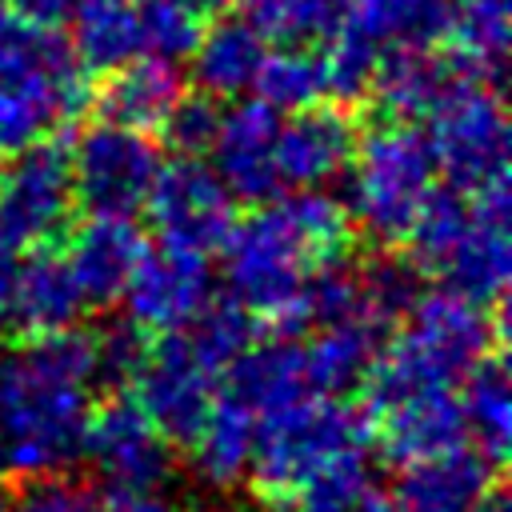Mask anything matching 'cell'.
<instances>
[{
	"label": "cell",
	"instance_id": "6da1fadb",
	"mask_svg": "<svg viewBox=\"0 0 512 512\" xmlns=\"http://www.w3.org/2000/svg\"><path fill=\"white\" fill-rule=\"evenodd\" d=\"M228 296L252 312L256 324L296 336L304 332L308 280L352 252V220L344 200L320 188H296L256 204L224 240Z\"/></svg>",
	"mask_w": 512,
	"mask_h": 512
},
{
	"label": "cell",
	"instance_id": "7a4b0ae2",
	"mask_svg": "<svg viewBox=\"0 0 512 512\" xmlns=\"http://www.w3.org/2000/svg\"><path fill=\"white\" fill-rule=\"evenodd\" d=\"M96 336L56 328L0 352V468L8 476L68 472L84 452Z\"/></svg>",
	"mask_w": 512,
	"mask_h": 512
},
{
	"label": "cell",
	"instance_id": "3957f363",
	"mask_svg": "<svg viewBox=\"0 0 512 512\" xmlns=\"http://www.w3.org/2000/svg\"><path fill=\"white\" fill-rule=\"evenodd\" d=\"M404 328L380 344L368 376H364V412L380 408L396 396L456 388L464 372L488 352L504 348V312L500 304H476L452 288L416 292Z\"/></svg>",
	"mask_w": 512,
	"mask_h": 512
},
{
	"label": "cell",
	"instance_id": "277c9868",
	"mask_svg": "<svg viewBox=\"0 0 512 512\" xmlns=\"http://www.w3.org/2000/svg\"><path fill=\"white\" fill-rule=\"evenodd\" d=\"M92 104V84L72 44L24 16L0 12V160L52 140Z\"/></svg>",
	"mask_w": 512,
	"mask_h": 512
},
{
	"label": "cell",
	"instance_id": "5b68a950",
	"mask_svg": "<svg viewBox=\"0 0 512 512\" xmlns=\"http://www.w3.org/2000/svg\"><path fill=\"white\" fill-rule=\"evenodd\" d=\"M348 176V220L380 244H404L424 200L436 192V160L428 136L412 120H380L356 136Z\"/></svg>",
	"mask_w": 512,
	"mask_h": 512
},
{
	"label": "cell",
	"instance_id": "8992f818",
	"mask_svg": "<svg viewBox=\"0 0 512 512\" xmlns=\"http://www.w3.org/2000/svg\"><path fill=\"white\" fill-rule=\"evenodd\" d=\"M364 444H368V416L364 408H352L340 396H300L292 404L260 412L252 464H248L252 492L272 512H284L288 496L308 472Z\"/></svg>",
	"mask_w": 512,
	"mask_h": 512
},
{
	"label": "cell",
	"instance_id": "52a82bcc",
	"mask_svg": "<svg viewBox=\"0 0 512 512\" xmlns=\"http://www.w3.org/2000/svg\"><path fill=\"white\" fill-rule=\"evenodd\" d=\"M428 148L448 188L476 196L508 184V116L492 80L464 76L428 116Z\"/></svg>",
	"mask_w": 512,
	"mask_h": 512
},
{
	"label": "cell",
	"instance_id": "ba28073f",
	"mask_svg": "<svg viewBox=\"0 0 512 512\" xmlns=\"http://www.w3.org/2000/svg\"><path fill=\"white\" fill-rule=\"evenodd\" d=\"M76 208L64 144L40 140L0 160V240L16 252L52 244Z\"/></svg>",
	"mask_w": 512,
	"mask_h": 512
},
{
	"label": "cell",
	"instance_id": "9c48e42d",
	"mask_svg": "<svg viewBox=\"0 0 512 512\" xmlns=\"http://www.w3.org/2000/svg\"><path fill=\"white\" fill-rule=\"evenodd\" d=\"M140 208L148 212L160 244L200 256L220 252L236 224V200L204 156L160 160Z\"/></svg>",
	"mask_w": 512,
	"mask_h": 512
},
{
	"label": "cell",
	"instance_id": "30bf717a",
	"mask_svg": "<svg viewBox=\"0 0 512 512\" xmlns=\"http://www.w3.org/2000/svg\"><path fill=\"white\" fill-rule=\"evenodd\" d=\"M160 160L164 156L148 140V132L124 128L112 120H96L76 136V144L68 152L72 192L88 212L132 216L144 204Z\"/></svg>",
	"mask_w": 512,
	"mask_h": 512
},
{
	"label": "cell",
	"instance_id": "8fae6325",
	"mask_svg": "<svg viewBox=\"0 0 512 512\" xmlns=\"http://www.w3.org/2000/svg\"><path fill=\"white\" fill-rule=\"evenodd\" d=\"M216 376L220 372L192 348V340L184 332H172L148 340L144 360L136 364L128 384H132V400L168 440H188L200 416L220 396Z\"/></svg>",
	"mask_w": 512,
	"mask_h": 512
},
{
	"label": "cell",
	"instance_id": "7c38bea8",
	"mask_svg": "<svg viewBox=\"0 0 512 512\" xmlns=\"http://www.w3.org/2000/svg\"><path fill=\"white\" fill-rule=\"evenodd\" d=\"M216 296L208 256L184 252V248H148L124 284V308L128 320L148 336H172L184 332Z\"/></svg>",
	"mask_w": 512,
	"mask_h": 512
},
{
	"label": "cell",
	"instance_id": "4fadbf2b",
	"mask_svg": "<svg viewBox=\"0 0 512 512\" xmlns=\"http://www.w3.org/2000/svg\"><path fill=\"white\" fill-rule=\"evenodd\" d=\"M508 220H512L508 184H492L468 196V224L428 276H436L440 288H452L476 304H488V308L504 304L508 268H512Z\"/></svg>",
	"mask_w": 512,
	"mask_h": 512
},
{
	"label": "cell",
	"instance_id": "5bb4252c",
	"mask_svg": "<svg viewBox=\"0 0 512 512\" xmlns=\"http://www.w3.org/2000/svg\"><path fill=\"white\" fill-rule=\"evenodd\" d=\"M80 456L96 464L108 488H164L172 476V440L144 416L132 396H108L88 412Z\"/></svg>",
	"mask_w": 512,
	"mask_h": 512
},
{
	"label": "cell",
	"instance_id": "9a60e30c",
	"mask_svg": "<svg viewBox=\"0 0 512 512\" xmlns=\"http://www.w3.org/2000/svg\"><path fill=\"white\" fill-rule=\"evenodd\" d=\"M276 128H280V112L256 96L252 100L236 96L228 108H220V124L208 156H212V172L224 180L232 200L264 204L284 188L276 172Z\"/></svg>",
	"mask_w": 512,
	"mask_h": 512
},
{
	"label": "cell",
	"instance_id": "2e32d148",
	"mask_svg": "<svg viewBox=\"0 0 512 512\" xmlns=\"http://www.w3.org/2000/svg\"><path fill=\"white\" fill-rule=\"evenodd\" d=\"M144 252H148V240L132 216L88 212V220H80L68 232V244L60 256L84 296V308H108V304H120L124 284L132 280Z\"/></svg>",
	"mask_w": 512,
	"mask_h": 512
},
{
	"label": "cell",
	"instance_id": "e0dca14e",
	"mask_svg": "<svg viewBox=\"0 0 512 512\" xmlns=\"http://www.w3.org/2000/svg\"><path fill=\"white\" fill-rule=\"evenodd\" d=\"M356 148V124L340 104H308L276 128V172L288 188H324L344 176Z\"/></svg>",
	"mask_w": 512,
	"mask_h": 512
},
{
	"label": "cell",
	"instance_id": "ac0fdd59",
	"mask_svg": "<svg viewBox=\"0 0 512 512\" xmlns=\"http://www.w3.org/2000/svg\"><path fill=\"white\" fill-rule=\"evenodd\" d=\"M364 416H368V440H376V448L392 464H412V460L448 452L456 444H468L456 388L396 396L380 408H368Z\"/></svg>",
	"mask_w": 512,
	"mask_h": 512
},
{
	"label": "cell",
	"instance_id": "d6986e66",
	"mask_svg": "<svg viewBox=\"0 0 512 512\" xmlns=\"http://www.w3.org/2000/svg\"><path fill=\"white\" fill-rule=\"evenodd\" d=\"M496 488V464L468 444L400 464L396 508L400 512H480Z\"/></svg>",
	"mask_w": 512,
	"mask_h": 512
},
{
	"label": "cell",
	"instance_id": "ffe728a7",
	"mask_svg": "<svg viewBox=\"0 0 512 512\" xmlns=\"http://www.w3.org/2000/svg\"><path fill=\"white\" fill-rule=\"evenodd\" d=\"M468 72H460L452 64V56L436 44H408V48H388L376 60L368 96L380 100V108L392 120H428L432 108L464 80Z\"/></svg>",
	"mask_w": 512,
	"mask_h": 512
},
{
	"label": "cell",
	"instance_id": "44dd1931",
	"mask_svg": "<svg viewBox=\"0 0 512 512\" xmlns=\"http://www.w3.org/2000/svg\"><path fill=\"white\" fill-rule=\"evenodd\" d=\"M180 92H184V80L172 60L136 52L132 60L108 68V80L92 100L100 108V120H112L136 132H160Z\"/></svg>",
	"mask_w": 512,
	"mask_h": 512
},
{
	"label": "cell",
	"instance_id": "7402d4cb",
	"mask_svg": "<svg viewBox=\"0 0 512 512\" xmlns=\"http://www.w3.org/2000/svg\"><path fill=\"white\" fill-rule=\"evenodd\" d=\"M264 52H268V40L244 16H212L188 56L192 80L200 92L216 100H236L252 92Z\"/></svg>",
	"mask_w": 512,
	"mask_h": 512
},
{
	"label": "cell",
	"instance_id": "603a6c76",
	"mask_svg": "<svg viewBox=\"0 0 512 512\" xmlns=\"http://www.w3.org/2000/svg\"><path fill=\"white\" fill-rule=\"evenodd\" d=\"M228 396H236L244 408L272 412L280 404H292L300 396H316L308 388V372H304V352L300 340L292 336H272V340H252L228 368Z\"/></svg>",
	"mask_w": 512,
	"mask_h": 512
},
{
	"label": "cell",
	"instance_id": "cb8c5ba5",
	"mask_svg": "<svg viewBox=\"0 0 512 512\" xmlns=\"http://www.w3.org/2000/svg\"><path fill=\"white\" fill-rule=\"evenodd\" d=\"M252 440H256V412L244 408L236 396L220 392L192 428V436L184 440L196 480L208 488L240 484L252 464Z\"/></svg>",
	"mask_w": 512,
	"mask_h": 512
},
{
	"label": "cell",
	"instance_id": "d4e9b609",
	"mask_svg": "<svg viewBox=\"0 0 512 512\" xmlns=\"http://www.w3.org/2000/svg\"><path fill=\"white\" fill-rule=\"evenodd\" d=\"M380 344H384V328H376L372 320H360V316L308 328V340L300 344L308 388L316 396H344V392L360 388Z\"/></svg>",
	"mask_w": 512,
	"mask_h": 512
},
{
	"label": "cell",
	"instance_id": "484cf974",
	"mask_svg": "<svg viewBox=\"0 0 512 512\" xmlns=\"http://www.w3.org/2000/svg\"><path fill=\"white\" fill-rule=\"evenodd\" d=\"M84 312V296L64 264L60 252L32 248V256L16 260V284H12V324L24 328V336L72 328Z\"/></svg>",
	"mask_w": 512,
	"mask_h": 512
},
{
	"label": "cell",
	"instance_id": "4316f807",
	"mask_svg": "<svg viewBox=\"0 0 512 512\" xmlns=\"http://www.w3.org/2000/svg\"><path fill=\"white\" fill-rule=\"evenodd\" d=\"M452 64L468 76L496 80L508 60V0H448L440 36Z\"/></svg>",
	"mask_w": 512,
	"mask_h": 512
},
{
	"label": "cell",
	"instance_id": "83f0119b",
	"mask_svg": "<svg viewBox=\"0 0 512 512\" xmlns=\"http://www.w3.org/2000/svg\"><path fill=\"white\" fill-rule=\"evenodd\" d=\"M456 388H460L456 400H460L464 440L492 464H504L512 444V380L500 352L476 360Z\"/></svg>",
	"mask_w": 512,
	"mask_h": 512
},
{
	"label": "cell",
	"instance_id": "f1b7e54d",
	"mask_svg": "<svg viewBox=\"0 0 512 512\" xmlns=\"http://www.w3.org/2000/svg\"><path fill=\"white\" fill-rule=\"evenodd\" d=\"M72 52L84 72H108L140 52L132 0H80L72 8Z\"/></svg>",
	"mask_w": 512,
	"mask_h": 512
},
{
	"label": "cell",
	"instance_id": "f546056e",
	"mask_svg": "<svg viewBox=\"0 0 512 512\" xmlns=\"http://www.w3.org/2000/svg\"><path fill=\"white\" fill-rule=\"evenodd\" d=\"M448 0H348L344 20L380 52L436 44Z\"/></svg>",
	"mask_w": 512,
	"mask_h": 512
},
{
	"label": "cell",
	"instance_id": "4dcf8cb0",
	"mask_svg": "<svg viewBox=\"0 0 512 512\" xmlns=\"http://www.w3.org/2000/svg\"><path fill=\"white\" fill-rule=\"evenodd\" d=\"M252 92L276 112H296L324 100L328 84H324L320 52H312V44H268Z\"/></svg>",
	"mask_w": 512,
	"mask_h": 512
},
{
	"label": "cell",
	"instance_id": "1f68e13d",
	"mask_svg": "<svg viewBox=\"0 0 512 512\" xmlns=\"http://www.w3.org/2000/svg\"><path fill=\"white\" fill-rule=\"evenodd\" d=\"M236 8L268 44H324L348 0H236Z\"/></svg>",
	"mask_w": 512,
	"mask_h": 512
},
{
	"label": "cell",
	"instance_id": "d6a6232c",
	"mask_svg": "<svg viewBox=\"0 0 512 512\" xmlns=\"http://www.w3.org/2000/svg\"><path fill=\"white\" fill-rule=\"evenodd\" d=\"M372 492L368 476V452L348 448L332 460H324L316 472H308L296 492L288 496L284 512H352Z\"/></svg>",
	"mask_w": 512,
	"mask_h": 512
},
{
	"label": "cell",
	"instance_id": "836d02e7",
	"mask_svg": "<svg viewBox=\"0 0 512 512\" xmlns=\"http://www.w3.org/2000/svg\"><path fill=\"white\" fill-rule=\"evenodd\" d=\"M136 8V32H140V52L160 56V60H188L208 16L192 0H132Z\"/></svg>",
	"mask_w": 512,
	"mask_h": 512
},
{
	"label": "cell",
	"instance_id": "e575fe53",
	"mask_svg": "<svg viewBox=\"0 0 512 512\" xmlns=\"http://www.w3.org/2000/svg\"><path fill=\"white\" fill-rule=\"evenodd\" d=\"M256 320H252V312L248 308H240L232 296L228 300H208V308L184 328V336L192 340V348L216 368V372H224L252 340H256Z\"/></svg>",
	"mask_w": 512,
	"mask_h": 512
},
{
	"label": "cell",
	"instance_id": "d590c367",
	"mask_svg": "<svg viewBox=\"0 0 512 512\" xmlns=\"http://www.w3.org/2000/svg\"><path fill=\"white\" fill-rule=\"evenodd\" d=\"M376 60H380V48H376L372 40H364L348 20H340L336 32L320 44V64H324L328 96H336L340 104L368 96Z\"/></svg>",
	"mask_w": 512,
	"mask_h": 512
},
{
	"label": "cell",
	"instance_id": "8d00e7d4",
	"mask_svg": "<svg viewBox=\"0 0 512 512\" xmlns=\"http://www.w3.org/2000/svg\"><path fill=\"white\" fill-rule=\"evenodd\" d=\"M420 268L404 256H376L368 264H360V300H364V316L372 324H380L384 332L408 312V304L420 292Z\"/></svg>",
	"mask_w": 512,
	"mask_h": 512
},
{
	"label": "cell",
	"instance_id": "74e56055",
	"mask_svg": "<svg viewBox=\"0 0 512 512\" xmlns=\"http://www.w3.org/2000/svg\"><path fill=\"white\" fill-rule=\"evenodd\" d=\"M8 512H100V496L68 472L20 476L8 496Z\"/></svg>",
	"mask_w": 512,
	"mask_h": 512
},
{
	"label": "cell",
	"instance_id": "f35d334b",
	"mask_svg": "<svg viewBox=\"0 0 512 512\" xmlns=\"http://www.w3.org/2000/svg\"><path fill=\"white\" fill-rule=\"evenodd\" d=\"M216 124H220V100L196 88V92H180V100L164 116L160 132L176 156H208Z\"/></svg>",
	"mask_w": 512,
	"mask_h": 512
},
{
	"label": "cell",
	"instance_id": "ab89813d",
	"mask_svg": "<svg viewBox=\"0 0 512 512\" xmlns=\"http://www.w3.org/2000/svg\"><path fill=\"white\" fill-rule=\"evenodd\" d=\"M144 348H148V332H140L132 320L124 324H112L96 336V364H100V376L108 380H132L136 364L144 360Z\"/></svg>",
	"mask_w": 512,
	"mask_h": 512
},
{
	"label": "cell",
	"instance_id": "60d3db41",
	"mask_svg": "<svg viewBox=\"0 0 512 512\" xmlns=\"http://www.w3.org/2000/svg\"><path fill=\"white\" fill-rule=\"evenodd\" d=\"M100 512H176L172 500L160 488H132V484H116L100 496Z\"/></svg>",
	"mask_w": 512,
	"mask_h": 512
},
{
	"label": "cell",
	"instance_id": "b9f144b4",
	"mask_svg": "<svg viewBox=\"0 0 512 512\" xmlns=\"http://www.w3.org/2000/svg\"><path fill=\"white\" fill-rule=\"evenodd\" d=\"M4 4H8L12 16H24V20L48 24V28L64 24L72 16V8H76V0H4Z\"/></svg>",
	"mask_w": 512,
	"mask_h": 512
},
{
	"label": "cell",
	"instance_id": "7bdbcfd3",
	"mask_svg": "<svg viewBox=\"0 0 512 512\" xmlns=\"http://www.w3.org/2000/svg\"><path fill=\"white\" fill-rule=\"evenodd\" d=\"M16 260H20V252L16 248H8L4 240H0V336L8 332V324H12V284H16Z\"/></svg>",
	"mask_w": 512,
	"mask_h": 512
},
{
	"label": "cell",
	"instance_id": "ee69618b",
	"mask_svg": "<svg viewBox=\"0 0 512 512\" xmlns=\"http://www.w3.org/2000/svg\"><path fill=\"white\" fill-rule=\"evenodd\" d=\"M352 512H400V508H396L392 496H384V492H368Z\"/></svg>",
	"mask_w": 512,
	"mask_h": 512
},
{
	"label": "cell",
	"instance_id": "f6af8a7d",
	"mask_svg": "<svg viewBox=\"0 0 512 512\" xmlns=\"http://www.w3.org/2000/svg\"><path fill=\"white\" fill-rule=\"evenodd\" d=\"M480 512H512V508H508L504 492H500V488H492V496H488V500L480 504Z\"/></svg>",
	"mask_w": 512,
	"mask_h": 512
},
{
	"label": "cell",
	"instance_id": "bcb514c9",
	"mask_svg": "<svg viewBox=\"0 0 512 512\" xmlns=\"http://www.w3.org/2000/svg\"><path fill=\"white\" fill-rule=\"evenodd\" d=\"M8 496H12V484H8V472L0 468V512H8Z\"/></svg>",
	"mask_w": 512,
	"mask_h": 512
},
{
	"label": "cell",
	"instance_id": "7dc6e473",
	"mask_svg": "<svg viewBox=\"0 0 512 512\" xmlns=\"http://www.w3.org/2000/svg\"><path fill=\"white\" fill-rule=\"evenodd\" d=\"M76 4H80V0H76Z\"/></svg>",
	"mask_w": 512,
	"mask_h": 512
}]
</instances>
